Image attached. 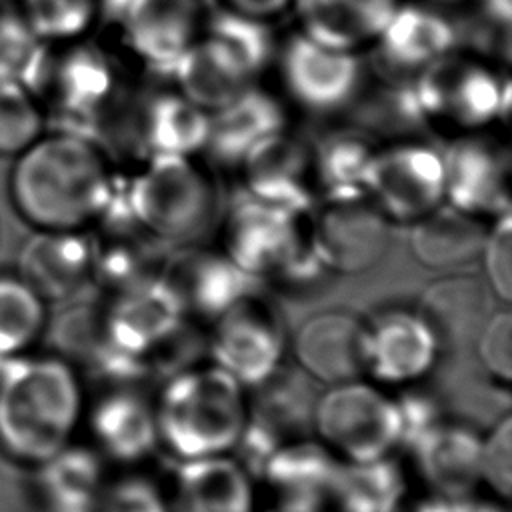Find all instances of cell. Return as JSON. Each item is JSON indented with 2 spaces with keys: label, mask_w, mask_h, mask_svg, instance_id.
Here are the masks:
<instances>
[{
  "label": "cell",
  "mask_w": 512,
  "mask_h": 512,
  "mask_svg": "<svg viewBox=\"0 0 512 512\" xmlns=\"http://www.w3.org/2000/svg\"><path fill=\"white\" fill-rule=\"evenodd\" d=\"M116 178L112 156L94 138L54 128L14 156L8 194L34 230H90Z\"/></svg>",
  "instance_id": "1"
},
{
  "label": "cell",
  "mask_w": 512,
  "mask_h": 512,
  "mask_svg": "<svg viewBox=\"0 0 512 512\" xmlns=\"http://www.w3.org/2000/svg\"><path fill=\"white\" fill-rule=\"evenodd\" d=\"M20 80L56 130L94 140L134 88L124 60L90 38L40 42Z\"/></svg>",
  "instance_id": "2"
},
{
  "label": "cell",
  "mask_w": 512,
  "mask_h": 512,
  "mask_svg": "<svg viewBox=\"0 0 512 512\" xmlns=\"http://www.w3.org/2000/svg\"><path fill=\"white\" fill-rule=\"evenodd\" d=\"M132 220L168 248L202 242L218 230L224 198L204 156H164L122 172Z\"/></svg>",
  "instance_id": "3"
},
{
  "label": "cell",
  "mask_w": 512,
  "mask_h": 512,
  "mask_svg": "<svg viewBox=\"0 0 512 512\" xmlns=\"http://www.w3.org/2000/svg\"><path fill=\"white\" fill-rule=\"evenodd\" d=\"M218 230L222 252L258 282L308 288L330 274L312 244L310 210L242 194L224 206Z\"/></svg>",
  "instance_id": "4"
},
{
  "label": "cell",
  "mask_w": 512,
  "mask_h": 512,
  "mask_svg": "<svg viewBox=\"0 0 512 512\" xmlns=\"http://www.w3.org/2000/svg\"><path fill=\"white\" fill-rule=\"evenodd\" d=\"M410 98L420 126L450 140L508 124L512 84L496 60L458 46L410 82Z\"/></svg>",
  "instance_id": "5"
},
{
  "label": "cell",
  "mask_w": 512,
  "mask_h": 512,
  "mask_svg": "<svg viewBox=\"0 0 512 512\" xmlns=\"http://www.w3.org/2000/svg\"><path fill=\"white\" fill-rule=\"evenodd\" d=\"M78 410V384L64 362H16L0 382V442L20 460H48L68 440Z\"/></svg>",
  "instance_id": "6"
},
{
  "label": "cell",
  "mask_w": 512,
  "mask_h": 512,
  "mask_svg": "<svg viewBox=\"0 0 512 512\" xmlns=\"http://www.w3.org/2000/svg\"><path fill=\"white\" fill-rule=\"evenodd\" d=\"M246 414L242 386L214 364L170 376L154 412L158 438L180 460L216 456L234 448Z\"/></svg>",
  "instance_id": "7"
},
{
  "label": "cell",
  "mask_w": 512,
  "mask_h": 512,
  "mask_svg": "<svg viewBox=\"0 0 512 512\" xmlns=\"http://www.w3.org/2000/svg\"><path fill=\"white\" fill-rule=\"evenodd\" d=\"M208 140V112L174 86H134L98 136L112 156L136 164L164 156H202Z\"/></svg>",
  "instance_id": "8"
},
{
  "label": "cell",
  "mask_w": 512,
  "mask_h": 512,
  "mask_svg": "<svg viewBox=\"0 0 512 512\" xmlns=\"http://www.w3.org/2000/svg\"><path fill=\"white\" fill-rule=\"evenodd\" d=\"M272 68L284 102L314 116L354 106L368 84V64L360 52L320 44L300 30L280 38Z\"/></svg>",
  "instance_id": "9"
},
{
  "label": "cell",
  "mask_w": 512,
  "mask_h": 512,
  "mask_svg": "<svg viewBox=\"0 0 512 512\" xmlns=\"http://www.w3.org/2000/svg\"><path fill=\"white\" fill-rule=\"evenodd\" d=\"M364 194L390 224L412 226L444 204L442 150L414 134L384 138Z\"/></svg>",
  "instance_id": "10"
},
{
  "label": "cell",
  "mask_w": 512,
  "mask_h": 512,
  "mask_svg": "<svg viewBox=\"0 0 512 512\" xmlns=\"http://www.w3.org/2000/svg\"><path fill=\"white\" fill-rule=\"evenodd\" d=\"M444 202L490 222L512 214V150L494 130L450 138L442 150Z\"/></svg>",
  "instance_id": "11"
},
{
  "label": "cell",
  "mask_w": 512,
  "mask_h": 512,
  "mask_svg": "<svg viewBox=\"0 0 512 512\" xmlns=\"http://www.w3.org/2000/svg\"><path fill=\"white\" fill-rule=\"evenodd\" d=\"M314 428L328 448L350 462L388 456L400 432L394 400L356 380L340 382L318 398Z\"/></svg>",
  "instance_id": "12"
},
{
  "label": "cell",
  "mask_w": 512,
  "mask_h": 512,
  "mask_svg": "<svg viewBox=\"0 0 512 512\" xmlns=\"http://www.w3.org/2000/svg\"><path fill=\"white\" fill-rule=\"evenodd\" d=\"M370 48L372 68L382 82L410 84L458 48V30L440 6L426 0H402Z\"/></svg>",
  "instance_id": "13"
},
{
  "label": "cell",
  "mask_w": 512,
  "mask_h": 512,
  "mask_svg": "<svg viewBox=\"0 0 512 512\" xmlns=\"http://www.w3.org/2000/svg\"><path fill=\"white\" fill-rule=\"evenodd\" d=\"M214 322L208 340L214 366L240 386H260L278 370L286 344L284 326L278 312L256 292Z\"/></svg>",
  "instance_id": "14"
},
{
  "label": "cell",
  "mask_w": 512,
  "mask_h": 512,
  "mask_svg": "<svg viewBox=\"0 0 512 512\" xmlns=\"http://www.w3.org/2000/svg\"><path fill=\"white\" fill-rule=\"evenodd\" d=\"M204 0H130L110 24L130 58L158 74H172L204 28Z\"/></svg>",
  "instance_id": "15"
},
{
  "label": "cell",
  "mask_w": 512,
  "mask_h": 512,
  "mask_svg": "<svg viewBox=\"0 0 512 512\" xmlns=\"http://www.w3.org/2000/svg\"><path fill=\"white\" fill-rule=\"evenodd\" d=\"M390 226L366 196L318 200L310 210L312 244L330 274H360L378 264Z\"/></svg>",
  "instance_id": "16"
},
{
  "label": "cell",
  "mask_w": 512,
  "mask_h": 512,
  "mask_svg": "<svg viewBox=\"0 0 512 512\" xmlns=\"http://www.w3.org/2000/svg\"><path fill=\"white\" fill-rule=\"evenodd\" d=\"M162 278L182 300L186 314L218 320L238 302L256 292L252 276L242 272L222 248H208L202 242L170 248Z\"/></svg>",
  "instance_id": "17"
},
{
  "label": "cell",
  "mask_w": 512,
  "mask_h": 512,
  "mask_svg": "<svg viewBox=\"0 0 512 512\" xmlns=\"http://www.w3.org/2000/svg\"><path fill=\"white\" fill-rule=\"evenodd\" d=\"M186 316L182 300L160 274L112 294L104 308L106 340L146 362V356L168 340Z\"/></svg>",
  "instance_id": "18"
},
{
  "label": "cell",
  "mask_w": 512,
  "mask_h": 512,
  "mask_svg": "<svg viewBox=\"0 0 512 512\" xmlns=\"http://www.w3.org/2000/svg\"><path fill=\"white\" fill-rule=\"evenodd\" d=\"M236 170L244 194L252 198L296 210L316 204L312 140L292 128L258 144Z\"/></svg>",
  "instance_id": "19"
},
{
  "label": "cell",
  "mask_w": 512,
  "mask_h": 512,
  "mask_svg": "<svg viewBox=\"0 0 512 512\" xmlns=\"http://www.w3.org/2000/svg\"><path fill=\"white\" fill-rule=\"evenodd\" d=\"M290 106L260 82L242 90L234 100L208 114L204 158L236 170L264 140L290 128Z\"/></svg>",
  "instance_id": "20"
},
{
  "label": "cell",
  "mask_w": 512,
  "mask_h": 512,
  "mask_svg": "<svg viewBox=\"0 0 512 512\" xmlns=\"http://www.w3.org/2000/svg\"><path fill=\"white\" fill-rule=\"evenodd\" d=\"M292 348L310 378L328 384L350 382L366 370L368 324L352 312L324 310L298 328Z\"/></svg>",
  "instance_id": "21"
},
{
  "label": "cell",
  "mask_w": 512,
  "mask_h": 512,
  "mask_svg": "<svg viewBox=\"0 0 512 512\" xmlns=\"http://www.w3.org/2000/svg\"><path fill=\"white\" fill-rule=\"evenodd\" d=\"M88 230H34L18 252L16 276L44 302L76 296L90 282Z\"/></svg>",
  "instance_id": "22"
},
{
  "label": "cell",
  "mask_w": 512,
  "mask_h": 512,
  "mask_svg": "<svg viewBox=\"0 0 512 512\" xmlns=\"http://www.w3.org/2000/svg\"><path fill=\"white\" fill-rule=\"evenodd\" d=\"M438 346L436 332L418 310H388L368 324L366 370L380 382H410L432 368Z\"/></svg>",
  "instance_id": "23"
},
{
  "label": "cell",
  "mask_w": 512,
  "mask_h": 512,
  "mask_svg": "<svg viewBox=\"0 0 512 512\" xmlns=\"http://www.w3.org/2000/svg\"><path fill=\"white\" fill-rule=\"evenodd\" d=\"M90 282L112 294L160 276L170 252L136 222H106L90 230Z\"/></svg>",
  "instance_id": "24"
},
{
  "label": "cell",
  "mask_w": 512,
  "mask_h": 512,
  "mask_svg": "<svg viewBox=\"0 0 512 512\" xmlns=\"http://www.w3.org/2000/svg\"><path fill=\"white\" fill-rule=\"evenodd\" d=\"M336 466L338 460L324 444L300 438L282 444L268 458L260 478L276 494V506L322 512L330 500Z\"/></svg>",
  "instance_id": "25"
},
{
  "label": "cell",
  "mask_w": 512,
  "mask_h": 512,
  "mask_svg": "<svg viewBox=\"0 0 512 512\" xmlns=\"http://www.w3.org/2000/svg\"><path fill=\"white\" fill-rule=\"evenodd\" d=\"M402 0H292L290 10L308 38L362 52L384 28Z\"/></svg>",
  "instance_id": "26"
},
{
  "label": "cell",
  "mask_w": 512,
  "mask_h": 512,
  "mask_svg": "<svg viewBox=\"0 0 512 512\" xmlns=\"http://www.w3.org/2000/svg\"><path fill=\"white\" fill-rule=\"evenodd\" d=\"M382 140L360 124L338 126L312 140L316 202L366 196V178Z\"/></svg>",
  "instance_id": "27"
},
{
  "label": "cell",
  "mask_w": 512,
  "mask_h": 512,
  "mask_svg": "<svg viewBox=\"0 0 512 512\" xmlns=\"http://www.w3.org/2000/svg\"><path fill=\"white\" fill-rule=\"evenodd\" d=\"M250 474L222 454L180 460L174 468V512H252Z\"/></svg>",
  "instance_id": "28"
},
{
  "label": "cell",
  "mask_w": 512,
  "mask_h": 512,
  "mask_svg": "<svg viewBox=\"0 0 512 512\" xmlns=\"http://www.w3.org/2000/svg\"><path fill=\"white\" fill-rule=\"evenodd\" d=\"M480 446L482 438L472 428L438 422L410 452L438 496L466 498L480 482Z\"/></svg>",
  "instance_id": "29"
},
{
  "label": "cell",
  "mask_w": 512,
  "mask_h": 512,
  "mask_svg": "<svg viewBox=\"0 0 512 512\" xmlns=\"http://www.w3.org/2000/svg\"><path fill=\"white\" fill-rule=\"evenodd\" d=\"M252 84L256 82L202 34L172 70V86L208 114Z\"/></svg>",
  "instance_id": "30"
},
{
  "label": "cell",
  "mask_w": 512,
  "mask_h": 512,
  "mask_svg": "<svg viewBox=\"0 0 512 512\" xmlns=\"http://www.w3.org/2000/svg\"><path fill=\"white\" fill-rule=\"evenodd\" d=\"M488 222L442 204L410 226V252L426 268H452L480 256Z\"/></svg>",
  "instance_id": "31"
},
{
  "label": "cell",
  "mask_w": 512,
  "mask_h": 512,
  "mask_svg": "<svg viewBox=\"0 0 512 512\" xmlns=\"http://www.w3.org/2000/svg\"><path fill=\"white\" fill-rule=\"evenodd\" d=\"M258 388L246 418L270 434L280 446L304 438L314 428L316 394L308 374L276 370Z\"/></svg>",
  "instance_id": "32"
},
{
  "label": "cell",
  "mask_w": 512,
  "mask_h": 512,
  "mask_svg": "<svg viewBox=\"0 0 512 512\" xmlns=\"http://www.w3.org/2000/svg\"><path fill=\"white\" fill-rule=\"evenodd\" d=\"M202 36L224 50L254 82L272 70L280 46L272 20L242 14L228 6L208 8Z\"/></svg>",
  "instance_id": "33"
},
{
  "label": "cell",
  "mask_w": 512,
  "mask_h": 512,
  "mask_svg": "<svg viewBox=\"0 0 512 512\" xmlns=\"http://www.w3.org/2000/svg\"><path fill=\"white\" fill-rule=\"evenodd\" d=\"M92 428L104 450L122 462H136L158 444L154 410L132 392H116L100 400Z\"/></svg>",
  "instance_id": "34"
},
{
  "label": "cell",
  "mask_w": 512,
  "mask_h": 512,
  "mask_svg": "<svg viewBox=\"0 0 512 512\" xmlns=\"http://www.w3.org/2000/svg\"><path fill=\"white\" fill-rule=\"evenodd\" d=\"M404 476L388 456L366 462H338L330 500L338 512H400Z\"/></svg>",
  "instance_id": "35"
},
{
  "label": "cell",
  "mask_w": 512,
  "mask_h": 512,
  "mask_svg": "<svg viewBox=\"0 0 512 512\" xmlns=\"http://www.w3.org/2000/svg\"><path fill=\"white\" fill-rule=\"evenodd\" d=\"M486 310L484 288L476 278L450 276L432 282L420 296L418 312L442 336L462 338Z\"/></svg>",
  "instance_id": "36"
},
{
  "label": "cell",
  "mask_w": 512,
  "mask_h": 512,
  "mask_svg": "<svg viewBox=\"0 0 512 512\" xmlns=\"http://www.w3.org/2000/svg\"><path fill=\"white\" fill-rule=\"evenodd\" d=\"M40 42L90 38L100 22V0H16Z\"/></svg>",
  "instance_id": "37"
},
{
  "label": "cell",
  "mask_w": 512,
  "mask_h": 512,
  "mask_svg": "<svg viewBox=\"0 0 512 512\" xmlns=\"http://www.w3.org/2000/svg\"><path fill=\"white\" fill-rule=\"evenodd\" d=\"M46 322L44 300L16 274L0 276V352L32 344Z\"/></svg>",
  "instance_id": "38"
},
{
  "label": "cell",
  "mask_w": 512,
  "mask_h": 512,
  "mask_svg": "<svg viewBox=\"0 0 512 512\" xmlns=\"http://www.w3.org/2000/svg\"><path fill=\"white\" fill-rule=\"evenodd\" d=\"M46 132V116L20 78H0V156H18Z\"/></svg>",
  "instance_id": "39"
},
{
  "label": "cell",
  "mask_w": 512,
  "mask_h": 512,
  "mask_svg": "<svg viewBox=\"0 0 512 512\" xmlns=\"http://www.w3.org/2000/svg\"><path fill=\"white\" fill-rule=\"evenodd\" d=\"M52 334L60 350L92 362L106 344L104 308L94 304L70 306L56 320Z\"/></svg>",
  "instance_id": "40"
},
{
  "label": "cell",
  "mask_w": 512,
  "mask_h": 512,
  "mask_svg": "<svg viewBox=\"0 0 512 512\" xmlns=\"http://www.w3.org/2000/svg\"><path fill=\"white\" fill-rule=\"evenodd\" d=\"M40 40L16 0H0V78H20Z\"/></svg>",
  "instance_id": "41"
},
{
  "label": "cell",
  "mask_w": 512,
  "mask_h": 512,
  "mask_svg": "<svg viewBox=\"0 0 512 512\" xmlns=\"http://www.w3.org/2000/svg\"><path fill=\"white\" fill-rule=\"evenodd\" d=\"M486 280L492 292L510 302L512 298V214L498 216L488 222L480 248Z\"/></svg>",
  "instance_id": "42"
},
{
  "label": "cell",
  "mask_w": 512,
  "mask_h": 512,
  "mask_svg": "<svg viewBox=\"0 0 512 512\" xmlns=\"http://www.w3.org/2000/svg\"><path fill=\"white\" fill-rule=\"evenodd\" d=\"M54 486L62 502L76 510L86 508L100 486V462L84 450L64 454L54 470Z\"/></svg>",
  "instance_id": "43"
},
{
  "label": "cell",
  "mask_w": 512,
  "mask_h": 512,
  "mask_svg": "<svg viewBox=\"0 0 512 512\" xmlns=\"http://www.w3.org/2000/svg\"><path fill=\"white\" fill-rule=\"evenodd\" d=\"M480 480L498 496L512 492V418L502 416L480 446Z\"/></svg>",
  "instance_id": "44"
},
{
  "label": "cell",
  "mask_w": 512,
  "mask_h": 512,
  "mask_svg": "<svg viewBox=\"0 0 512 512\" xmlns=\"http://www.w3.org/2000/svg\"><path fill=\"white\" fill-rule=\"evenodd\" d=\"M478 356L484 368L508 382L512 378V318L508 310L492 314L478 334Z\"/></svg>",
  "instance_id": "45"
},
{
  "label": "cell",
  "mask_w": 512,
  "mask_h": 512,
  "mask_svg": "<svg viewBox=\"0 0 512 512\" xmlns=\"http://www.w3.org/2000/svg\"><path fill=\"white\" fill-rule=\"evenodd\" d=\"M394 404L400 428L398 446L410 452L440 422V410L434 398L424 392H404Z\"/></svg>",
  "instance_id": "46"
},
{
  "label": "cell",
  "mask_w": 512,
  "mask_h": 512,
  "mask_svg": "<svg viewBox=\"0 0 512 512\" xmlns=\"http://www.w3.org/2000/svg\"><path fill=\"white\" fill-rule=\"evenodd\" d=\"M102 512H168V508L150 480L128 476L104 494Z\"/></svg>",
  "instance_id": "47"
},
{
  "label": "cell",
  "mask_w": 512,
  "mask_h": 512,
  "mask_svg": "<svg viewBox=\"0 0 512 512\" xmlns=\"http://www.w3.org/2000/svg\"><path fill=\"white\" fill-rule=\"evenodd\" d=\"M290 4L292 0H222V6L264 20L278 18L280 14L290 10Z\"/></svg>",
  "instance_id": "48"
},
{
  "label": "cell",
  "mask_w": 512,
  "mask_h": 512,
  "mask_svg": "<svg viewBox=\"0 0 512 512\" xmlns=\"http://www.w3.org/2000/svg\"><path fill=\"white\" fill-rule=\"evenodd\" d=\"M482 16L494 26L508 34L510 16H512V0H478Z\"/></svg>",
  "instance_id": "49"
},
{
  "label": "cell",
  "mask_w": 512,
  "mask_h": 512,
  "mask_svg": "<svg viewBox=\"0 0 512 512\" xmlns=\"http://www.w3.org/2000/svg\"><path fill=\"white\" fill-rule=\"evenodd\" d=\"M472 502L466 498H448V496H434L416 504L412 512H472Z\"/></svg>",
  "instance_id": "50"
},
{
  "label": "cell",
  "mask_w": 512,
  "mask_h": 512,
  "mask_svg": "<svg viewBox=\"0 0 512 512\" xmlns=\"http://www.w3.org/2000/svg\"><path fill=\"white\" fill-rule=\"evenodd\" d=\"M472 512H506L502 506L492 504V502H482V504H474Z\"/></svg>",
  "instance_id": "51"
},
{
  "label": "cell",
  "mask_w": 512,
  "mask_h": 512,
  "mask_svg": "<svg viewBox=\"0 0 512 512\" xmlns=\"http://www.w3.org/2000/svg\"><path fill=\"white\" fill-rule=\"evenodd\" d=\"M426 2L444 8V6H458V4H464V2H468V0H426Z\"/></svg>",
  "instance_id": "52"
},
{
  "label": "cell",
  "mask_w": 512,
  "mask_h": 512,
  "mask_svg": "<svg viewBox=\"0 0 512 512\" xmlns=\"http://www.w3.org/2000/svg\"><path fill=\"white\" fill-rule=\"evenodd\" d=\"M268 512H306V510H290V508H282V506H274Z\"/></svg>",
  "instance_id": "53"
},
{
  "label": "cell",
  "mask_w": 512,
  "mask_h": 512,
  "mask_svg": "<svg viewBox=\"0 0 512 512\" xmlns=\"http://www.w3.org/2000/svg\"><path fill=\"white\" fill-rule=\"evenodd\" d=\"M204 2H206V4H208V0H204Z\"/></svg>",
  "instance_id": "54"
}]
</instances>
